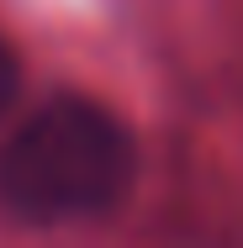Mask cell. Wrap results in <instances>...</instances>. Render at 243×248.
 <instances>
[{
    "mask_svg": "<svg viewBox=\"0 0 243 248\" xmlns=\"http://www.w3.org/2000/svg\"><path fill=\"white\" fill-rule=\"evenodd\" d=\"M138 174L122 116L80 95H58L0 148V206L32 227L90 222L116 211Z\"/></svg>",
    "mask_w": 243,
    "mask_h": 248,
    "instance_id": "6da1fadb",
    "label": "cell"
},
{
    "mask_svg": "<svg viewBox=\"0 0 243 248\" xmlns=\"http://www.w3.org/2000/svg\"><path fill=\"white\" fill-rule=\"evenodd\" d=\"M16 90H21V63H16V53L0 43V116H5V106L16 100Z\"/></svg>",
    "mask_w": 243,
    "mask_h": 248,
    "instance_id": "7a4b0ae2",
    "label": "cell"
}]
</instances>
